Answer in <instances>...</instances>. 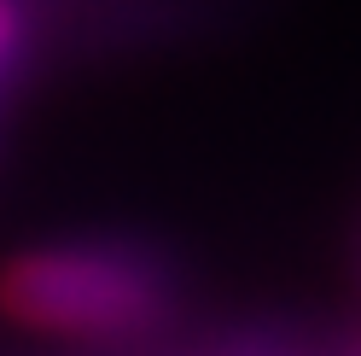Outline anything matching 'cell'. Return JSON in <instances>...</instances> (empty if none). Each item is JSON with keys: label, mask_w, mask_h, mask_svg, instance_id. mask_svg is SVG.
<instances>
[{"label": "cell", "mask_w": 361, "mask_h": 356, "mask_svg": "<svg viewBox=\"0 0 361 356\" xmlns=\"http://www.w3.org/2000/svg\"><path fill=\"white\" fill-rule=\"evenodd\" d=\"M175 263L134 239H41L0 263V316L41 339L134 345L175 316Z\"/></svg>", "instance_id": "1"}, {"label": "cell", "mask_w": 361, "mask_h": 356, "mask_svg": "<svg viewBox=\"0 0 361 356\" xmlns=\"http://www.w3.org/2000/svg\"><path fill=\"white\" fill-rule=\"evenodd\" d=\"M35 47V18H30V0H0V88H6L24 59Z\"/></svg>", "instance_id": "2"}]
</instances>
